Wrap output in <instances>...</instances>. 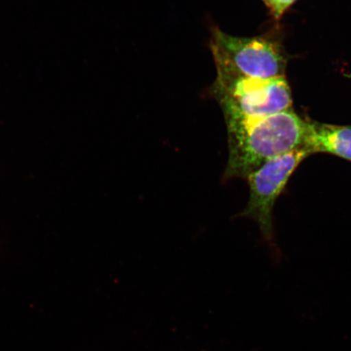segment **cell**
<instances>
[{"instance_id":"cell-1","label":"cell","mask_w":351,"mask_h":351,"mask_svg":"<svg viewBox=\"0 0 351 351\" xmlns=\"http://www.w3.org/2000/svg\"><path fill=\"white\" fill-rule=\"evenodd\" d=\"M226 119L229 160L223 182L247 178L266 162L304 145L306 121L292 109L269 117Z\"/></svg>"},{"instance_id":"cell-2","label":"cell","mask_w":351,"mask_h":351,"mask_svg":"<svg viewBox=\"0 0 351 351\" xmlns=\"http://www.w3.org/2000/svg\"><path fill=\"white\" fill-rule=\"evenodd\" d=\"M217 79L215 90L226 116L263 117L291 110V90L285 76L252 78L237 73L223 61L215 60Z\"/></svg>"},{"instance_id":"cell-3","label":"cell","mask_w":351,"mask_h":351,"mask_svg":"<svg viewBox=\"0 0 351 351\" xmlns=\"http://www.w3.org/2000/svg\"><path fill=\"white\" fill-rule=\"evenodd\" d=\"M310 155L304 147L295 149L266 162L247 178L250 199L240 217L257 221L266 238H269L273 230V209L276 199L297 167Z\"/></svg>"},{"instance_id":"cell-4","label":"cell","mask_w":351,"mask_h":351,"mask_svg":"<svg viewBox=\"0 0 351 351\" xmlns=\"http://www.w3.org/2000/svg\"><path fill=\"white\" fill-rule=\"evenodd\" d=\"M212 49L215 60L223 61L240 75L261 79L284 76L285 57L278 45L266 39L235 37L217 29Z\"/></svg>"},{"instance_id":"cell-5","label":"cell","mask_w":351,"mask_h":351,"mask_svg":"<svg viewBox=\"0 0 351 351\" xmlns=\"http://www.w3.org/2000/svg\"><path fill=\"white\" fill-rule=\"evenodd\" d=\"M302 147L311 154L329 153L351 161V126L306 121Z\"/></svg>"},{"instance_id":"cell-6","label":"cell","mask_w":351,"mask_h":351,"mask_svg":"<svg viewBox=\"0 0 351 351\" xmlns=\"http://www.w3.org/2000/svg\"><path fill=\"white\" fill-rule=\"evenodd\" d=\"M263 1L270 8L276 19H279L296 0H263Z\"/></svg>"}]
</instances>
